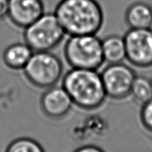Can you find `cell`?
Wrapping results in <instances>:
<instances>
[{
  "label": "cell",
  "mask_w": 152,
  "mask_h": 152,
  "mask_svg": "<svg viewBox=\"0 0 152 152\" xmlns=\"http://www.w3.org/2000/svg\"><path fill=\"white\" fill-rule=\"evenodd\" d=\"M53 13L69 37L96 34L103 25L104 13L96 0H60Z\"/></svg>",
  "instance_id": "1"
},
{
  "label": "cell",
  "mask_w": 152,
  "mask_h": 152,
  "mask_svg": "<svg viewBox=\"0 0 152 152\" xmlns=\"http://www.w3.org/2000/svg\"><path fill=\"white\" fill-rule=\"evenodd\" d=\"M62 86L74 105L85 111L98 109L107 98L100 73L96 70L71 68L64 76Z\"/></svg>",
  "instance_id": "2"
},
{
  "label": "cell",
  "mask_w": 152,
  "mask_h": 152,
  "mask_svg": "<svg viewBox=\"0 0 152 152\" xmlns=\"http://www.w3.org/2000/svg\"><path fill=\"white\" fill-rule=\"evenodd\" d=\"M64 56L71 68L97 71L105 62L102 39L96 34L71 36L64 47Z\"/></svg>",
  "instance_id": "3"
},
{
  "label": "cell",
  "mask_w": 152,
  "mask_h": 152,
  "mask_svg": "<svg viewBox=\"0 0 152 152\" xmlns=\"http://www.w3.org/2000/svg\"><path fill=\"white\" fill-rule=\"evenodd\" d=\"M66 35L54 13H45L24 29V40L36 51H50L57 47Z\"/></svg>",
  "instance_id": "4"
},
{
  "label": "cell",
  "mask_w": 152,
  "mask_h": 152,
  "mask_svg": "<svg viewBox=\"0 0 152 152\" xmlns=\"http://www.w3.org/2000/svg\"><path fill=\"white\" fill-rule=\"evenodd\" d=\"M22 71L25 78L32 86L47 89L56 86L62 78L63 64L50 51H36Z\"/></svg>",
  "instance_id": "5"
},
{
  "label": "cell",
  "mask_w": 152,
  "mask_h": 152,
  "mask_svg": "<svg viewBox=\"0 0 152 152\" xmlns=\"http://www.w3.org/2000/svg\"><path fill=\"white\" fill-rule=\"evenodd\" d=\"M100 75L107 97L123 100L130 96L132 85L137 77L133 68L123 62L108 64Z\"/></svg>",
  "instance_id": "6"
},
{
  "label": "cell",
  "mask_w": 152,
  "mask_h": 152,
  "mask_svg": "<svg viewBox=\"0 0 152 152\" xmlns=\"http://www.w3.org/2000/svg\"><path fill=\"white\" fill-rule=\"evenodd\" d=\"M123 37L129 63L140 68L152 67V28H129Z\"/></svg>",
  "instance_id": "7"
},
{
  "label": "cell",
  "mask_w": 152,
  "mask_h": 152,
  "mask_svg": "<svg viewBox=\"0 0 152 152\" xmlns=\"http://www.w3.org/2000/svg\"><path fill=\"white\" fill-rule=\"evenodd\" d=\"M74 103L62 86L45 89L40 98V108L45 116L50 120H62L68 115Z\"/></svg>",
  "instance_id": "8"
},
{
  "label": "cell",
  "mask_w": 152,
  "mask_h": 152,
  "mask_svg": "<svg viewBox=\"0 0 152 152\" xmlns=\"http://www.w3.org/2000/svg\"><path fill=\"white\" fill-rule=\"evenodd\" d=\"M44 13L42 0H9L7 15L18 28L25 29Z\"/></svg>",
  "instance_id": "9"
},
{
  "label": "cell",
  "mask_w": 152,
  "mask_h": 152,
  "mask_svg": "<svg viewBox=\"0 0 152 152\" xmlns=\"http://www.w3.org/2000/svg\"><path fill=\"white\" fill-rule=\"evenodd\" d=\"M125 21L131 29L151 28L152 7L143 1L133 3L125 13Z\"/></svg>",
  "instance_id": "10"
},
{
  "label": "cell",
  "mask_w": 152,
  "mask_h": 152,
  "mask_svg": "<svg viewBox=\"0 0 152 152\" xmlns=\"http://www.w3.org/2000/svg\"><path fill=\"white\" fill-rule=\"evenodd\" d=\"M34 50L27 43L18 42L5 49L3 59L8 68L13 70H23L29 62Z\"/></svg>",
  "instance_id": "11"
},
{
  "label": "cell",
  "mask_w": 152,
  "mask_h": 152,
  "mask_svg": "<svg viewBox=\"0 0 152 152\" xmlns=\"http://www.w3.org/2000/svg\"><path fill=\"white\" fill-rule=\"evenodd\" d=\"M102 50L105 62L108 64L123 62L126 59V48L124 37L109 35L102 39Z\"/></svg>",
  "instance_id": "12"
},
{
  "label": "cell",
  "mask_w": 152,
  "mask_h": 152,
  "mask_svg": "<svg viewBox=\"0 0 152 152\" xmlns=\"http://www.w3.org/2000/svg\"><path fill=\"white\" fill-rule=\"evenodd\" d=\"M131 96L134 102L142 105L152 99V82L143 76H137L131 91Z\"/></svg>",
  "instance_id": "13"
},
{
  "label": "cell",
  "mask_w": 152,
  "mask_h": 152,
  "mask_svg": "<svg viewBox=\"0 0 152 152\" xmlns=\"http://www.w3.org/2000/svg\"><path fill=\"white\" fill-rule=\"evenodd\" d=\"M6 152H45L35 140L21 137L13 140L7 147Z\"/></svg>",
  "instance_id": "14"
},
{
  "label": "cell",
  "mask_w": 152,
  "mask_h": 152,
  "mask_svg": "<svg viewBox=\"0 0 152 152\" xmlns=\"http://www.w3.org/2000/svg\"><path fill=\"white\" fill-rule=\"evenodd\" d=\"M141 106L140 113L141 123L146 130L152 133V99Z\"/></svg>",
  "instance_id": "15"
},
{
  "label": "cell",
  "mask_w": 152,
  "mask_h": 152,
  "mask_svg": "<svg viewBox=\"0 0 152 152\" xmlns=\"http://www.w3.org/2000/svg\"><path fill=\"white\" fill-rule=\"evenodd\" d=\"M74 152H104V151L97 146L88 145L80 147V148H77Z\"/></svg>",
  "instance_id": "16"
},
{
  "label": "cell",
  "mask_w": 152,
  "mask_h": 152,
  "mask_svg": "<svg viewBox=\"0 0 152 152\" xmlns=\"http://www.w3.org/2000/svg\"><path fill=\"white\" fill-rule=\"evenodd\" d=\"M9 0H0V19L8 14Z\"/></svg>",
  "instance_id": "17"
},
{
  "label": "cell",
  "mask_w": 152,
  "mask_h": 152,
  "mask_svg": "<svg viewBox=\"0 0 152 152\" xmlns=\"http://www.w3.org/2000/svg\"><path fill=\"white\" fill-rule=\"evenodd\" d=\"M151 82H152V80H151Z\"/></svg>",
  "instance_id": "18"
}]
</instances>
